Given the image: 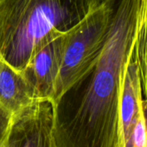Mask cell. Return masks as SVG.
<instances>
[{
    "mask_svg": "<svg viewBox=\"0 0 147 147\" xmlns=\"http://www.w3.org/2000/svg\"><path fill=\"white\" fill-rule=\"evenodd\" d=\"M139 3L116 0L95 65L53 102V134L57 147H123L122 84Z\"/></svg>",
    "mask_w": 147,
    "mask_h": 147,
    "instance_id": "obj_1",
    "label": "cell"
},
{
    "mask_svg": "<svg viewBox=\"0 0 147 147\" xmlns=\"http://www.w3.org/2000/svg\"><path fill=\"white\" fill-rule=\"evenodd\" d=\"M89 11L85 0H0V56L22 72L51 37L74 28Z\"/></svg>",
    "mask_w": 147,
    "mask_h": 147,
    "instance_id": "obj_2",
    "label": "cell"
},
{
    "mask_svg": "<svg viewBox=\"0 0 147 147\" xmlns=\"http://www.w3.org/2000/svg\"><path fill=\"white\" fill-rule=\"evenodd\" d=\"M115 2L109 0L92 9L68 32L53 102L95 65L106 40Z\"/></svg>",
    "mask_w": 147,
    "mask_h": 147,
    "instance_id": "obj_3",
    "label": "cell"
},
{
    "mask_svg": "<svg viewBox=\"0 0 147 147\" xmlns=\"http://www.w3.org/2000/svg\"><path fill=\"white\" fill-rule=\"evenodd\" d=\"M53 102L36 100L12 115L0 147H57L54 134Z\"/></svg>",
    "mask_w": 147,
    "mask_h": 147,
    "instance_id": "obj_4",
    "label": "cell"
},
{
    "mask_svg": "<svg viewBox=\"0 0 147 147\" xmlns=\"http://www.w3.org/2000/svg\"><path fill=\"white\" fill-rule=\"evenodd\" d=\"M68 32L56 34L48 40L34 53L22 71L34 91L36 100L53 102Z\"/></svg>",
    "mask_w": 147,
    "mask_h": 147,
    "instance_id": "obj_5",
    "label": "cell"
},
{
    "mask_svg": "<svg viewBox=\"0 0 147 147\" xmlns=\"http://www.w3.org/2000/svg\"><path fill=\"white\" fill-rule=\"evenodd\" d=\"M35 101L34 91L22 72L0 56V105L14 115Z\"/></svg>",
    "mask_w": 147,
    "mask_h": 147,
    "instance_id": "obj_6",
    "label": "cell"
},
{
    "mask_svg": "<svg viewBox=\"0 0 147 147\" xmlns=\"http://www.w3.org/2000/svg\"><path fill=\"white\" fill-rule=\"evenodd\" d=\"M131 54L141 84L144 108L147 109V0H139Z\"/></svg>",
    "mask_w": 147,
    "mask_h": 147,
    "instance_id": "obj_7",
    "label": "cell"
},
{
    "mask_svg": "<svg viewBox=\"0 0 147 147\" xmlns=\"http://www.w3.org/2000/svg\"><path fill=\"white\" fill-rule=\"evenodd\" d=\"M12 114L0 105V146L3 144L10 125Z\"/></svg>",
    "mask_w": 147,
    "mask_h": 147,
    "instance_id": "obj_8",
    "label": "cell"
},
{
    "mask_svg": "<svg viewBox=\"0 0 147 147\" xmlns=\"http://www.w3.org/2000/svg\"><path fill=\"white\" fill-rule=\"evenodd\" d=\"M88 3V5L89 6L90 9H94L96 8H98L99 6L102 5L103 3H105L106 2L109 1V0H85Z\"/></svg>",
    "mask_w": 147,
    "mask_h": 147,
    "instance_id": "obj_9",
    "label": "cell"
},
{
    "mask_svg": "<svg viewBox=\"0 0 147 147\" xmlns=\"http://www.w3.org/2000/svg\"><path fill=\"white\" fill-rule=\"evenodd\" d=\"M145 115H146V147H147V109H145Z\"/></svg>",
    "mask_w": 147,
    "mask_h": 147,
    "instance_id": "obj_10",
    "label": "cell"
}]
</instances>
